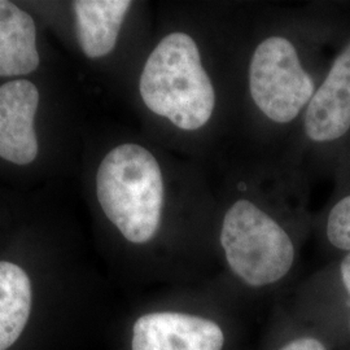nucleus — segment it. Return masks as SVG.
<instances>
[{
  "instance_id": "1",
  "label": "nucleus",
  "mask_w": 350,
  "mask_h": 350,
  "mask_svg": "<svg viewBox=\"0 0 350 350\" xmlns=\"http://www.w3.org/2000/svg\"><path fill=\"white\" fill-rule=\"evenodd\" d=\"M139 91L150 112L185 131L206 125L217 101L199 47L193 38L182 31L163 37L150 52Z\"/></svg>"
},
{
  "instance_id": "5",
  "label": "nucleus",
  "mask_w": 350,
  "mask_h": 350,
  "mask_svg": "<svg viewBox=\"0 0 350 350\" xmlns=\"http://www.w3.org/2000/svg\"><path fill=\"white\" fill-rule=\"evenodd\" d=\"M304 129L314 143L328 144L350 134V39L338 52L309 103Z\"/></svg>"
},
{
  "instance_id": "10",
  "label": "nucleus",
  "mask_w": 350,
  "mask_h": 350,
  "mask_svg": "<svg viewBox=\"0 0 350 350\" xmlns=\"http://www.w3.org/2000/svg\"><path fill=\"white\" fill-rule=\"evenodd\" d=\"M33 302L31 282L23 267L0 262V350L10 349L25 329Z\"/></svg>"
},
{
  "instance_id": "9",
  "label": "nucleus",
  "mask_w": 350,
  "mask_h": 350,
  "mask_svg": "<svg viewBox=\"0 0 350 350\" xmlns=\"http://www.w3.org/2000/svg\"><path fill=\"white\" fill-rule=\"evenodd\" d=\"M39 62L33 17L11 1L0 0V75H30Z\"/></svg>"
},
{
  "instance_id": "3",
  "label": "nucleus",
  "mask_w": 350,
  "mask_h": 350,
  "mask_svg": "<svg viewBox=\"0 0 350 350\" xmlns=\"http://www.w3.org/2000/svg\"><path fill=\"white\" fill-rule=\"evenodd\" d=\"M221 244L230 269L252 287L280 280L295 261V248L287 232L245 199L234 202L226 213Z\"/></svg>"
},
{
  "instance_id": "12",
  "label": "nucleus",
  "mask_w": 350,
  "mask_h": 350,
  "mask_svg": "<svg viewBox=\"0 0 350 350\" xmlns=\"http://www.w3.org/2000/svg\"><path fill=\"white\" fill-rule=\"evenodd\" d=\"M280 350H327L325 345L313 338H297L291 341L284 348Z\"/></svg>"
},
{
  "instance_id": "11",
  "label": "nucleus",
  "mask_w": 350,
  "mask_h": 350,
  "mask_svg": "<svg viewBox=\"0 0 350 350\" xmlns=\"http://www.w3.org/2000/svg\"><path fill=\"white\" fill-rule=\"evenodd\" d=\"M325 235L332 247L350 252V192L340 198L327 215Z\"/></svg>"
},
{
  "instance_id": "7",
  "label": "nucleus",
  "mask_w": 350,
  "mask_h": 350,
  "mask_svg": "<svg viewBox=\"0 0 350 350\" xmlns=\"http://www.w3.org/2000/svg\"><path fill=\"white\" fill-rule=\"evenodd\" d=\"M38 105L39 91L33 82L13 79L0 86V157L5 161L27 165L37 159Z\"/></svg>"
},
{
  "instance_id": "13",
  "label": "nucleus",
  "mask_w": 350,
  "mask_h": 350,
  "mask_svg": "<svg viewBox=\"0 0 350 350\" xmlns=\"http://www.w3.org/2000/svg\"><path fill=\"white\" fill-rule=\"evenodd\" d=\"M340 278H341L342 286L350 297V252L345 254V257L340 263Z\"/></svg>"
},
{
  "instance_id": "2",
  "label": "nucleus",
  "mask_w": 350,
  "mask_h": 350,
  "mask_svg": "<svg viewBox=\"0 0 350 350\" xmlns=\"http://www.w3.org/2000/svg\"><path fill=\"white\" fill-rule=\"evenodd\" d=\"M96 195L103 212L126 240L143 244L156 235L165 186L160 165L147 148L134 143L113 148L98 169Z\"/></svg>"
},
{
  "instance_id": "4",
  "label": "nucleus",
  "mask_w": 350,
  "mask_h": 350,
  "mask_svg": "<svg viewBox=\"0 0 350 350\" xmlns=\"http://www.w3.org/2000/svg\"><path fill=\"white\" fill-rule=\"evenodd\" d=\"M250 91L257 108L276 124H289L306 109L317 91L295 44L284 37L266 38L253 52Z\"/></svg>"
},
{
  "instance_id": "8",
  "label": "nucleus",
  "mask_w": 350,
  "mask_h": 350,
  "mask_svg": "<svg viewBox=\"0 0 350 350\" xmlns=\"http://www.w3.org/2000/svg\"><path fill=\"white\" fill-rule=\"evenodd\" d=\"M133 1L77 0L73 3L77 38L88 59H99L116 47L121 26Z\"/></svg>"
},
{
  "instance_id": "6",
  "label": "nucleus",
  "mask_w": 350,
  "mask_h": 350,
  "mask_svg": "<svg viewBox=\"0 0 350 350\" xmlns=\"http://www.w3.org/2000/svg\"><path fill=\"white\" fill-rule=\"evenodd\" d=\"M225 336L209 319L188 314H146L133 329V350H222Z\"/></svg>"
}]
</instances>
